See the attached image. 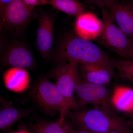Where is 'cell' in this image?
Returning a JSON list of instances; mask_svg holds the SVG:
<instances>
[{"mask_svg":"<svg viewBox=\"0 0 133 133\" xmlns=\"http://www.w3.org/2000/svg\"><path fill=\"white\" fill-rule=\"evenodd\" d=\"M72 128L80 129L93 133H105L115 131L133 133L128 121L116 112L88 105L79 106L69 111L66 119Z\"/></svg>","mask_w":133,"mask_h":133,"instance_id":"1","label":"cell"},{"mask_svg":"<svg viewBox=\"0 0 133 133\" xmlns=\"http://www.w3.org/2000/svg\"><path fill=\"white\" fill-rule=\"evenodd\" d=\"M54 57L58 63H111L108 55L91 42L72 33L64 36L58 43Z\"/></svg>","mask_w":133,"mask_h":133,"instance_id":"2","label":"cell"},{"mask_svg":"<svg viewBox=\"0 0 133 133\" xmlns=\"http://www.w3.org/2000/svg\"><path fill=\"white\" fill-rule=\"evenodd\" d=\"M31 95L34 101L47 114L54 116L58 112V121L64 124L70 108L55 83L47 78H42L35 85Z\"/></svg>","mask_w":133,"mask_h":133,"instance_id":"3","label":"cell"},{"mask_svg":"<svg viewBox=\"0 0 133 133\" xmlns=\"http://www.w3.org/2000/svg\"><path fill=\"white\" fill-rule=\"evenodd\" d=\"M75 95L79 106L91 105L109 111L116 112L111 95L106 85L88 83L80 76L75 85Z\"/></svg>","mask_w":133,"mask_h":133,"instance_id":"4","label":"cell"},{"mask_svg":"<svg viewBox=\"0 0 133 133\" xmlns=\"http://www.w3.org/2000/svg\"><path fill=\"white\" fill-rule=\"evenodd\" d=\"M80 76L79 64L73 62L58 63L49 74L50 77L55 79V84L67 101L70 110L79 106L75 97V88Z\"/></svg>","mask_w":133,"mask_h":133,"instance_id":"5","label":"cell"},{"mask_svg":"<svg viewBox=\"0 0 133 133\" xmlns=\"http://www.w3.org/2000/svg\"><path fill=\"white\" fill-rule=\"evenodd\" d=\"M103 29L99 42L112 51L127 59L132 44L128 38L119 27L115 24L105 9L101 11Z\"/></svg>","mask_w":133,"mask_h":133,"instance_id":"6","label":"cell"},{"mask_svg":"<svg viewBox=\"0 0 133 133\" xmlns=\"http://www.w3.org/2000/svg\"><path fill=\"white\" fill-rule=\"evenodd\" d=\"M34 8L22 0H14L1 14V27L10 30L22 29L35 15Z\"/></svg>","mask_w":133,"mask_h":133,"instance_id":"7","label":"cell"},{"mask_svg":"<svg viewBox=\"0 0 133 133\" xmlns=\"http://www.w3.org/2000/svg\"><path fill=\"white\" fill-rule=\"evenodd\" d=\"M38 17L37 47L43 57L48 59L54 42L55 20L51 15L45 12H41Z\"/></svg>","mask_w":133,"mask_h":133,"instance_id":"8","label":"cell"},{"mask_svg":"<svg viewBox=\"0 0 133 133\" xmlns=\"http://www.w3.org/2000/svg\"><path fill=\"white\" fill-rule=\"evenodd\" d=\"M103 29L102 21L94 13L87 11L77 16L74 24L76 35L90 41L99 38Z\"/></svg>","mask_w":133,"mask_h":133,"instance_id":"9","label":"cell"},{"mask_svg":"<svg viewBox=\"0 0 133 133\" xmlns=\"http://www.w3.org/2000/svg\"><path fill=\"white\" fill-rule=\"evenodd\" d=\"M81 78L87 82L96 84L106 85L115 76L112 63H83L79 64Z\"/></svg>","mask_w":133,"mask_h":133,"instance_id":"10","label":"cell"},{"mask_svg":"<svg viewBox=\"0 0 133 133\" xmlns=\"http://www.w3.org/2000/svg\"><path fill=\"white\" fill-rule=\"evenodd\" d=\"M114 1L104 8L114 22L128 38L133 39V14L127 2Z\"/></svg>","mask_w":133,"mask_h":133,"instance_id":"11","label":"cell"},{"mask_svg":"<svg viewBox=\"0 0 133 133\" xmlns=\"http://www.w3.org/2000/svg\"><path fill=\"white\" fill-rule=\"evenodd\" d=\"M2 62L5 65L26 69L34 68L35 64L30 50L22 44L17 43L9 47L2 56Z\"/></svg>","mask_w":133,"mask_h":133,"instance_id":"12","label":"cell"},{"mask_svg":"<svg viewBox=\"0 0 133 133\" xmlns=\"http://www.w3.org/2000/svg\"><path fill=\"white\" fill-rule=\"evenodd\" d=\"M3 83L8 90L17 93L26 91L30 84V76L26 69L12 67L3 76Z\"/></svg>","mask_w":133,"mask_h":133,"instance_id":"13","label":"cell"},{"mask_svg":"<svg viewBox=\"0 0 133 133\" xmlns=\"http://www.w3.org/2000/svg\"><path fill=\"white\" fill-rule=\"evenodd\" d=\"M1 102L0 129L2 131L10 128L19 120L33 112L30 108L17 109L12 103L2 98H1Z\"/></svg>","mask_w":133,"mask_h":133,"instance_id":"14","label":"cell"},{"mask_svg":"<svg viewBox=\"0 0 133 133\" xmlns=\"http://www.w3.org/2000/svg\"><path fill=\"white\" fill-rule=\"evenodd\" d=\"M115 108L130 116L133 112V88L122 87L116 89L112 97Z\"/></svg>","mask_w":133,"mask_h":133,"instance_id":"15","label":"cell"},{"mask_svg":"<svg viewBox=\"0 0 133 133\" xmlns=\"http://www.w3.org/2000/svg\"><path fill=\"white\" fill-rule=\"evenodd\" d=\"M54 8L71 16H77L87 11V6L79 0H49Z\"/></svg>","mask_w":133,"mask_h":133,"instance_id":"16","label":"cell"},{"mask_svg":"<svg viewBox=\"0 0 133 133\" xmlns=\"http://www.w3.org/2000/svg\"><path fill=\"white\" fill-rule=\"evenodd\" d=\"M28 129L32 133H70L64 124L55 122L38 121L29 124Z\"/></svg>","mask_w":133,"mask_h":133,"instance_id":"17","label":"cell"},{"mask_svg":"<svg viewBox=\"0 0 133 133\" xmlns=\"http://www.w3.org/2000/svg\"><path fill=\"white\" fill-rule=\"evenodd\" d=\"M111 62L119 78L133 85V60L111 58Z\"/></svg>","mask_w":133,"mask_h":133,"instance_id":"18","label":"cell"},{"mask_svg":"<svg viewBox=\"0 0 133 133\" xmlns=\"http://www.w3.org/2000/svg\"><path fill=\"white\" fill-rule=\"evenodd\" d=\"M87 4L100 8L101 9L104 8L108 4L117 0H84Z\"/></svg>","mask_w":133,"mask_h":133,"instance_id":"19","label":"cell"},{"mask_svg":"<svg viewBox=\"0 0 133 133\" xmlns=\"http://www.w3.org/2000/svg\"><path fill=\"white\" fill-rule=\"evenodd\" d=\"M30 6L35 8L41 5H50L49 0H22Z\"/></svg>","mask_w":133,"mask_h":133,"instance_id":"20","label":"cell"},{"mask_svg":"<svg viewBox=\"0 0 133 133\" xmlns=\"http://www.w3.org/2000/svg\"><path fill=\"white\" fill-rule=\"evenodd\" d=\"M66 127L70 133H93L90 131L84 130V129L72 128L70 126L68 125Z\"/></svg>","mask_w":133,"mask_h":133,"instance_id":"21","label":"cell"},{"mask_svg":"<svg viewBox=\"0 0 133 133\" xmlns=\"http://www.w3.org/2000/svg\"><path fill=\"white\" fill-rule=\"evenodd\" d=\"M14 0H0V14H1L5 8Z\"/></svg>","mask_w":133,"mask_h":133,"instance_id":"22","label":"cell"},{"mask_svg":"<svg viewBox=\"0 0 133 133\" xmlns=\"http://www.w3.org/2000/svg\"><path fill=\"white\" fill-rule=\"evenodd\" d=\"M132 40V44L130 50L129 51L127 58L126 59L133 60V39H131Z\"/></svg>","mask_w":133,"mask_h":133,"instance_id":"23","label":"cell"},{"mask_svg":"<svg viewBox=\"0 0 133 133\" xmlns=\"http://www.w3.org/2000/svg\"><path fill=\"white\" fill-rule=\"evenodd\" d=\"M126 2L128 4L133 14V0H129Z\"/></svg>","mask_w":133,"mask_h":133,"instance_id":"24","label":"cell"},{"mask_svg":"<svg viewBox=\"0 0 133 133\" xmlns=\"http://www.w3.org/2000/svg\"><path fill=\"white\" fill-rule=\"evenodd\" d=\"M129 124L130 126L131 130L133 133V116L130 117V119L128 121Z\"/></svg>","mask_w":133,"mask_h":133,"instance_id":"25","label":"cell"},{"mask_svg":"<svg viewBox=\"0 0 133 133\" xmlns=\"http://www.w3.org/2000/svg\"><path fill=\"white\" fill-rule=\"evenodd\" d=\"M12 133H32L31 132H30L25 130V129H22V130H19L18 131H15V132H13Z\"/></svg>","mask_w":133,"mask_h":133,"instance_id":"26","label":"cell"},{"mask_svg":"<svg viewBox=\"0 0 133 133\" xmlns=\"http://www.w3.org/2000/svg\"><path fill=\"white\" fill-rule=\"evenodd\" d=\"M133 116V112H132V113L131 114V115H130V116H130V117H132V116Z\"/></svg>","mask_w":133,"mask_h":133,"instance_id":"27","label":"cell"}]
</instances>
